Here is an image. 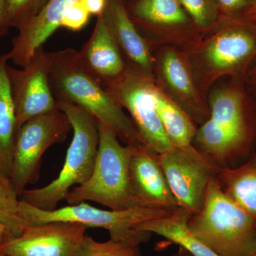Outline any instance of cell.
Segmentation results:
<instances>
[{"label": "cell", "mask_w": 256, "mask_h": 256, "mask_svg": "<svg viewBox=\"0 0 256 256\" xmlns=\"http://www.w3.org/2000/svg\"><path fill=\"white\" fill-rule=\"evenodd\" d=\"M72 130L66 114L58 109L30 119L16 130L10 178L18 196L38 180L45 152L63 142Z\"/></svg>", "instance_id": "cell-6"}, {"label": "cell", "mask_w": 256, "mask_h": 256, "mask_svg": "<svg viewBox=\"0 0 256 256\" xmlns=\"http://www.w3.org/2000/svg\"><path fill=\"white\" fill-rule=\"evenodd\" d=\"M21 205V198L10 178L0 174V244L18 236L28 226Z\"/></svg>", "instance_id": "cell-22"}, {"label": "cell", "mask_w": 256, "mask_h": 256, "mask_svg": "<svg viewBox=\"0 0 256 256\" xmlns=\"http://www.w3.org/2000/svg\"><path fill=\"white\" fill-rule=\"evenodd\" d=\"M196 238L218 256H254L256 220L225 193L218 180L210 181L203 208L188 220Z\"/></svg>", "instance_id": "cell-3"}, {"label": "cell", "mask_w": 256, "mask_h": 256, "mask_svg": "<svg viewBox=\"0 0 256 256\" xmlns=\"http://www.w3.org/2000/svg\"><path fill=\"white\" fill-rule=\"evenodd\" d=\"M140 246L112 238L99 242L86 236L78 256H142Z\"/></svg>", "instance_id": "cell-25"}, {"label": "cell", "mask_w": 256, "mask_h": 256, "mask_svg": "<svg viewBox=\"0 0 256 256\" xmlns=\"http://www.w3.org/2000/svg\"><path fill=\"white\" fill-rule=\"evenodd\" d=\"M256 54V28L236 24L220 32L205 50L207 63L218 73H235Z\"/></svg>", "instance_id": "cell-14"}, {"label": "cell", "mask_w": 256, "mask_h": 256, "mask_svg": "<svg viewBox=\"0 0 256 256\" xmlns=\"http://www.w3.org/2000/svg\"><path fill=\"white\" fill-rule=\"evenodd\" d=\"M129 178L138 206L171 212L178 208L160 166L158 154L144 144L133 146L130 159Z\"/></svg>", "instance_id": "cell-11"}, {"label": "cell", "mask_w": 256, "mask_h": 256, "mask_svg": "<svg viewBox=\"0 0 256 256\" xmlns=\"http://www.w3.org/2000/svg\"><path fill=\"white\" fill-rule=\"evenodd\" d=\"M90 15L102 14L105 10L106 0H79Z\"/></svg>", "instance_id": "cell-30"}, {"label": "cell", "mask_w": 256, "mask_h": 256, "mask_svg": "<svg viewBox=\"0 0 256 256\" xmlns=\"http://www.w3.org/2000/svg\"><path fill=\"white\" fill-rule=\"evenodd\" d=\"M252 75L255 76H256V64L255 66H254V68H252Z\"/></svg>", "instance_id": "cell-33"}, {"label": "cell", "mask_w": 256, "mask_h": 256, "mask_svg": "<svg viewBox=\"0 0 256 256\" xmlns=\"http://www.w3.org/2000/svg\"><path fill=\"white\" fill-rule=\"evenodd\" d=\"M194 138L206 153L205 156L224 168L244 156L252 142V140L222 127L210 118L197 130Z\"/></svg>", "instance_id": "cell-16"}, {"label": "cell", "mask_w": 256, "mask_h": 256, "mask_svg": "<svg viewBox=\"0 0 256 256\" xmlns=\"http://www.w3.org/2000/svg\"><path fill=\"white\" fill-rule=\"evenodd\" d=\"M216 178L224 193L256 220V154L240 166L220 168Z\"/></svg>", "instance_id": "cell-19"}, {"label": "cell", "mask_w": 256, "mask_h": 256, "mask_svg": "<svg viewBox=\"0 0 256 256\" xmlns=\"http://www.w3.org/2000/svg\"><path fill=\"white\" fill-rule=\"evenodd\" d=\"M154 98L160 120L173 146L175 148L191 146L197 130L190 114L156 87Z\"/></svg>", "instance_id": "cell-21"}, {"label": "cell", "mask_w": 256, "mask_h": 256, "mask_svg": "<svg viewBox=\"0 0 256 256\" xmlns=\"http://www.w3.org/2000/svg\"><path fill=\"white\" fill-rule=\"evenodd\" d=\"M47 0H8L12 28H18L38 14Z\"/></svg>", "instance_id": "cell-26"}, {"label": "cell", "mask_w": 256, "mask_h": 256, "mask_svg": "<svg viewBox=\"0 0 256 256\" xmlns=\"http://www.w3.org/2000/svg\"><path fill=\"white\" fill-rule=\"evenodd\" d=\"M72 124L73 138L60 174L46 186L25 190L22 201L44 210H56L70 190L88 180L94 170L99 144L98 120L86 110L66 101H57Z\"/></svg>", "instance_id": "cell-2"}, {"label": "cell", "mask_w": 256, "mask_h": 256, "mask_svg": "<svg viewBox=\"0 0 256 256\" xmlns=\"http://www.w3.org/2000/svg\"><path fill=\"white\" fill-rule=\"evenodd\" d=\"M191 216L188 212L178 207L168 216L144 222L137 229L168 239L192 256H218L190 232L188 220Z\"/></svg>", "instance_id": "cell-17"}, {"label": "cell", "mask_w": 256, "mask_h": 256, "mask_svg": "<svg viewBox=\"0 0 256 256\" xmlns=\"http://www.w3.org/2000/svg\"><path fill=\"white\" fill-rule=\"evenodd\" d=\"M158 159L178 207L192 216L200 212L220 168L192 144L158 154Z\"/></svg>", "instance_id": "cell-8"}, {"label": "cell", "mask_w": 256, "mask_h": 256, "mask_svg": "<svg viewBox=\"0 0 256 256\" xmlns=\"http://www.w3.org/2000/svg\"><path fill=\"white\" fill-rule=\"evenodd\" d=\"M133 14L142 21L158 24H180L186 20L178 0H139Z\"/></svg>", "instance_id": "cell-23"}, {"label": "cell", "mask_w": 256, "mask_h": 256, "mask_svg": "<svg viewBox=\"0 0 256 256\" xmlns=\"http://www.w3.org/2000/svg\"><path fill=\"white\" fill-rule=\"evenodd\" d=\"M90 15L78 0L70 5L65 12L60 26L72 31H79L88 22Z\"/></svg>", "instance_id": "cell-27"}, {"label": "cell", "mask_w": 256, "mask_h": 256, "mask_svg": "<svg viewBox=\"0 0 256 256\" xmlns=\"http://www.w3.org/2000/svg\"><path fill=\"white\" fill-rule=\"evenodd\" d=\"M0 174H3L2 168L1 161H0Z\"/></svg>", "instance_id": "cell-34"}, {"label": "cell", "mask_w": 256, "mask_h": 256, "mask_svg": "<svg viewBox=\"0 0 256 256\" xmlns=\"http://www.w3.org/2000/svg\"><path fill=\"white\" fill-rule=\"evenodd\" d=\"M78 55L84 68L104 87L120 77L128 68L102 14L98 16L92 34L78 50Z\"/></svg>", "instance_id": "cell-13"}, {"label": "cell", "mask_w": 256, "mask_h": 256, "mask_svg": "<svg viewBox=\"0 0 256 256\" xmlns=\"http://www.w3.org/2000/svg\"><path fill=\"white\" fill-rule=\"evenodd\" d=\"M6 54H0V161L2 173L10 178L16 134V116L10 87Z\"/></svg>", "instance_id": "cell-20"}, {"label": "cell", "mask_w": 256, "mask_h": 256, "mask_svg": "<svg viewBox=\"0 0 256 256\" xmlns=\"http://www.w3.org/2000/svg\"><path fill=\"white\" fill-rule=\"evenodd\" d=\"M197 24L206 26L208 23V10L206 0H178Z\"/></svg>", "instance_id": "cell-28"}, {"label": "cell", "mask_w": 256, "mask_h": 256, "mask_svg": "<svg viewBox=\"0 0 256 256\" xmlns=\"http://www.w3.org/2000/svg\"><path fill=\"white\" fill-rule=\"evenodd\" d=\"M78 0H47L43 8L28 22L18 28L8 54L9 62L24 67L32 56L60 26L64 13Z\"/></svg>", "instance_id": "cell-12"}, {"label": "cell", "mask_w": 256, "mask_h": 256, "mask_svg": "<svg viewBox=\"0 0 256 256\" xmlns=\"http://www.w3.org/2000/svg\"><path fill=\"white\" fill-rule=\"evenodd\" d=\"M223 8L228 11L238 12L245 9L252 2L254 5V0H218Z\"/></svg>", "instance_id": "cell-31"}, {"label": "cell", "mask_w": 256, "mask_h": 256, "mask_svg": "<svg viewBox=\"0 0 256 256\" xmlns=\"http://www.w3.org/2000/svg\"><path fill=\"white\" fill-rule=\"evenodd\" d=\"M256 256V255H255V256Z\"/></svg>", "instance_id": "cell-37"}, {"label": "cell", "mask_w": 256, "mask_h": 256, "mask_svg": "<svg viewBox=\"0 0 256 256\" xmlns=\"http://www.w3.org/2000/svg\"><path fill=\"white\" fill-rule=\"evenodd\" d=\"M48 82L56 100L70 102L86 110L127 146L142 144L132 120L80 63L78 50L48 52Z\"/></svg>", "instance_id": "cell-1"}, {"label": "cell", "mask_w": 256, "mask_h": 256, "mask_svg": "<svg viewBox=\"0 0 256 256\" xmlns=\"http://www.w3.org/2000/svg\"><path fill=\"white\" fill-rule=\"evenodd\" d=\"M162 72L168 85L185 98H193L195 90L182 60L172 50H166L162 60Z\"/></svg>", "instance_id": "cell-24"}, {"label": "cell", "mask_w": 256, "mask_h": 256, "mask_svg": "<svg viewBox=\"0 0 256 256\" xmlns=\"http://www.w3.org/2000/svg\"><path fill=\"white\" fill-rule=\"evenodd\" d=\"M0 256H9L6 255V254H3V252H0Z\"/></svg>", "instance_id": "cell-35"}, {"label": "cell", "mask_w": 256, "mask_h": 256, "mask_svg": "<svg viewBox=\"0 0 256 256\" xmlns=\"http://www.w3.org/2000/svg\"><path fill=\"white\" fill-rule=\"evenodd\" d=\"M102 14L120 50L124 52L134 66L132 70L149 78L152 69L149 47L120 0H106Z\"/></svg>", "instance_id": "cell-15"}, {"label": "cell", "mask_w": 256, "mask_h": 256, "mask_svg": "<svg viewBox=\"0 0 256 256\" xmlns=\"http://www.w3.org/2000/svg\"><path fill=\"white\" fill-rule=\"evenodd\" d=\"M22 214L28 226L40 225L54 222L78 223L88 228L108 230L110 238L141 245L149 240L151 234L138 230V226L149 220L168 216L171 210L134 207L126 210H104L90 206L87 202L44 210L22 200Z\"/></svg>", "instance_id": "cell-5"}, {"label": "cell", "mask_w": 256, "mask_h": 256, "mask_svg": "<svg viewBox=\"0 0 256 256\" xmlns=\"http://www.w3.org/2000/svg\"><path fill=\"white\" fill-rule=\"evenodd\" d=\"M156 87L149 78L127 68L120 77L104 88L130 114L142 144L161 154L175 146L166 136L156 111Z\"/></svg>", "instance_id": "cell-7"}, {"label": "cell", "mask_w": 256, "mask_h": 256, "mask_svg": "<svg viewBox=\"0 0 256 256\" xmlns=\"http://www.w3.org/2000/svg\"><path fill=\"white\" fill-rule=\"evenodd\" d=\"M16 130L30 119L58 110L48 82V52L40 47L20 69L8 66Z\"/></svg>", "instance_id": "cell-9"}, {"label": "cell", "mask_w": 256, "mask_h": 256, "mask_svg": "<svg viewBox=\"0 0 256 256\" xmlns=\"http://www.w3.org/2000/svg\"><path fill=\"white\" fill-rule=\"evenodd\" d=\"M88 228L67 222L28 226L18 236L2 242L0 252L9 256H78Z\"/></svg>", "instance_id": "cell-10"}, {"label": "cell", "mask_w": 256, "mask_h": 256, "mask_svg": "<svg viewBox=\"0 0 256 256\" xmlns=\"http://www.w3.org/2000/svg\"><path fill=\"white\" fill-rule=\"evenodd\" d=\"M172 256H192V255H190V254L188 252H186V250H184L183 248H182L180 247V250H178V252H176V254H174V255H172Z\"/></svg>", "instance_id": "cell-32"}, {"label": "cell", "mask_w": 256, "mask_h": 256, "mask_svg": "<svg viewBox=\"0 0 256 256\" xmlns=\"http://www.w3.org/2000/svg\"><path fill=\"white\" fill-rule=\"evenodd\" d=\"M210 118L222 127L252 140L245 96L236 88L222 89L212 95Z\"/></svg>", "instance_id": "cell-18"}, {"label": "cell", "mask_w": 256, "mask_h": 256, "mask_svg": "<svg viewBox=\"0 0 256 256\" xmlns=\"http://www.w3.org/2000/svg\"><path fill=\"white\" fill-rule=\"evenodd\" d=\"M11 28L8 14V0H0V37L6 35Z\"/></svg>", "instance_id": "cell-29"}, {"label": "cell", "mask_w": 256, "mask_h": 256, "mask_svg": "<svg viewBox=\"0 0 256 256\" xmlns=\"http://www.w3.org/2000/svg\"><path fill=\"white\" fill-rule=\"evenodd\" d=\"M99 144L94 170L85 183L68 192V205L88 201L96 202L111 210L138 207L129 178V163L133 146H124L116 133L98 121Z\"/></svg>", "instance_id": "cell-4"}, {"label": "cell", "mask_w": 256, "mask_h": 256, "mask_svg": "<svg viewBox=\"0 0 256 256\" xmlns=\"http://www.w3.org/2000/svg\"><path fill=\"white\" fill-rule=\"evenodd\" d=\"M254 6H255L256 9V0H254Z\"/></svg>", "instance_id": "cell-36"}]
</instances>
